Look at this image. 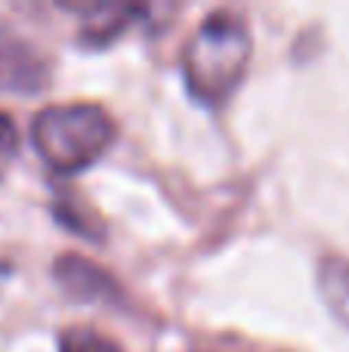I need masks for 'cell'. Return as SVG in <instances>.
Returning <instances> with one entry per match:
<instances>
[{
	"mask_svg": "<svg viewBox=\"0 0 349 352\" xmlns=\"http://www.w3.org/2000/svg\"><path fill=\"white\" fill-rule=\"evenodd\" d=\"M16 148H19V130L16 121H12L6 111H0V182H3L6 167L12 164L16 158Z\"/></svg>",
	"mask_w": 349,
	"mask_h": 352,
	"instance_id": "cell-8",
	"label": "cell"
},
{
	"mask_svg": "<svg viewBox=\"0 0 349 352\" xmlns=\"http://www.w3.org/2000/svg\"><path fill=\"white\" fill-rule=\"evenodd\" d=\"M65 10L84 16V41L87 43L115 41L133 19L146 16V6H133V3H65Z\"/></svg>",
	"mask_w": 349,
	"mask_h": 352,
	"instance_id": "cell-5",
	"label": "cell"
},
{
	"mask_svg": "<svg viewBox=\"0 0 349 352\" xmlns=\"http://www.w3.org/2000/svg\"><path fill=\"white\" fill-rule=\"evenodd\" d=\"M10 272H12V266H10V263H0V285H3V281L10 278Z\"/></svg>",
	"mask_w": 349,
	"mask_h": 352,
	"instance_id": "cell-9",
	"label": "cell"
},
{
	"mask_svg": "<svg viewBox=\"0 0 349 352\" xmlns=\"http://www.w3.org/2000/svg\"><path fill=\"white\" fill-rule=\"evenodd\" d=\"M319 291L331 316L349 328V260L328 254L319 260Z\"/></svg>",
	"mask_w": 349,
	"mask_h": 352,
	"instance_id": "cell-6",
	"label": "cell"
},
{
	"mask_svg": "<svg viewBox=\"0 0 349 352\" xmlns=\"http://www.w3.org/2000/svg\"><path fill=\"white\" fill-rule=\"evenodd\" d=\"M115 133L111 115L96 102L47 105L31 124V142L56 173H80L96 164L115 142Z\"/></svg>",
	"mask_w": 349,
	"mask_h": 352,
	"instance_id": "cell-2",
	"label": "cell"
},
{
	"mask_svg": "<svg viewBox=\"0 0 349 352\" xmlns=\"http://www.w3.org/2000/svg\"><path fill=\"white\" fill-rule=\"evenodd\" d=\"M56 281L62 285V291L71 294L74 300H117L115 278H111L105 269H99L96 263L84 260L78 254H65L56 260Z\"/></svg>",
	"mask_w": 349,
	"mask_h": 352,
	"instance_id": "cell-4",
	"label": "cell"
},
{
	"mask_svg": "<svg viewBox=\"0 0 349 352\" xmlns=\"http://www.w3.org/2000/svg\"><path fill=\"white\" fill-rule=\"evenodd\" d=\"M251 62V28L235 12L216 10L183 47V78L201 105H223L245 80Z\"/></svg>",
	"mask_w": 349,
	"mask_h": 352,
	"instance_id": "cell-1",
	"label": "cell"
},
{
	"mask_svg": "<svg viewBox=\"0 0 349 352\" xmlns=\"http://www.w3.org/2000/svg\"><path fill=\"white\" fill-rule=\"evenodd\" d=\"M59 352H124V349L93 328H65L59 334Z\"/></svg>",
	"mask_w": 349,
	"mask_h": 352,
	"instance_id": "cell-7",
	"label": "cell"
},
{
	"mask_svg": "<svg viewBox=\"0 0 349 352\" xmlns=\"http://www.w3.org/2000/svg\"><path fill=\"white\" fill-rule=\"evenodd\" d=\"M49 65L31 41H25L10 22L0 19V93H31L47 90Z\"/></svg>",
	"mask_w": 349,
	"mask_h": 352,
	"instance_id": "cell-3",
	"label": "cell"
}]
</instances>
